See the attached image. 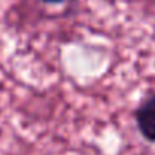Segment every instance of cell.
I'll use <instances>...</instances> for the list:
<instances>
[{
  "mask_svg": "<svg viewBox=\"0 0 155 155\" xmlns=\"http://www.w3.org/2000/svg\"><path fill=\"white\" fill-rule=\"evenodd\" d=\"M134 120L143 140L155 143V91L140 100L134 110Z\"/></svg>",
  "mask_w": 155,
  "mask_h": 155,
  "instance_id": "1",
  "label": "cell"
},
{
  "mask_svg": "<svg viewBox=\"0 0 155 155\" xmlns=\"http://www.w3.org/2000/svg\"><path fill=\"white\" fill-rule=\"evenodd\" d=\"M42 3H45V5H63V3H66L68 0H41Z\"/></svg>",
  "mask_w": 155,
  "mask_h": 155,
  "instance_id": "2",
  "label": "cell"
}]
</instances>
